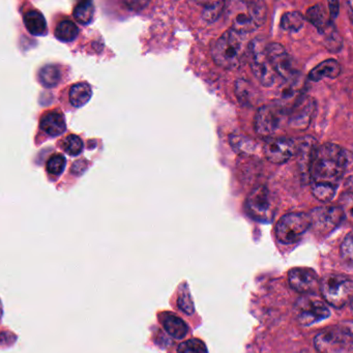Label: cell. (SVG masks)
Here are the masks:
<instances>
[{
  "label": "cell",
  "mask_w": 353,
  "mask_h": 353,
  "mask_svg": "<svg viewBox=\"0 0 353 353\" xmlns=\"http://www.w3.org/2000/svg\"><path fill=\"white\" fill-rule=\"evenodd\" d=\"M350 165V152L334 143L322 144L316 152L310 181L312 183H325L338 188Z\"/></svg>",
  "instance_id": "obj_1"
},
{
  "label": "cell",
  "mask_w": 353,
  "mask_h": 353,
  "mask_svg": "<svg viewBox=\"0 0 353 353\" xmlns=\"http://www.w3.org/2000/svg\"><path fill=\"white\" fill-rule=\"evenodd\" d=\"M247 52L245 34L232 30L225 32L212 46V57L214 63L227 70L241 67Z\"/></svg>",
  "instance_id": "obj_2"
},
{
  "label": "cell",
  "mask_w": 353,
  "mask_h": 353,
  "mask_svg": "<svg viewBox=\"0 0 353 353\" xmlns=\"http://www.w3.org/2000/svg\"><path fill=\"white\" fill-rule=\"evenodd\" d=\"M227 14L230 18V30L239 34H250L263 26L268 8L263 1H237L229 3Z\"/></svg>",
  "instance_id": "obj_3"
},
{
  "label": "cell",
  "mask_w": 353,
  "mask_h": 353,
  "mask_svg": "<svg viewBox=\"0 0 353 353\" xmlns=\"http://www.w3.org/2000/svg\"><path fill=\"white\" fill-rule=\"evenodd\" d=\"M266 47H268V43H265L263 39H255L248 45L247 54L250 59L252 71L258 81L265 88H272L279 77L272 69Z\"/></svg>",
  "instance_id": "obj_4"
},
{
  "label": "cell",
  "mask_w": 353,
  "mask_h": 353,
  "mask_svg": "<svg viewBox=\"0 0 353 353\" xmlns=\"http://www.w3.org/2000/svg\"><path fill=\"white\" fill-rule=\"evenodd\" d=\"M319 290L326 303L334 307H343L352 299L353 282L345 274H326L319 281Z\"/></svg>",
  "instance_id": "obj_5"
},
{
  "label": "cell",
  "mask_w": 353,
  "mask_h": 353,
  "mask_svg": "<svg viewBox=\"0 0 353 353\" xmlns=\"http://www.w3.org/2000/svg\"><path fill=\"white\" fill-rule=\"evenodd\" d=\"M312 226L309 214L291 212L279 220L276 226V239L284 245L296 243Z\"/></svg>",
  "instance_id": "obj_6"
},
{
  "label": "cell",
  "mask_w": 353,
  "mask_h": 353,
  "mask_svg": "<svg viewBox=\"0 0 353 353\" xmlns=\"http://www.w3.org/2000/svg\"><path fill=\"white\" fill-rule=\"evenodd\" d=\"M245 212L254 220L270 222L274 218V208L270 190L265 185H258L252 190L245 199Z\"/></svg>",
  "instance_id": "obj_7"
},
{
  "label": "cell",
  "mask_w": 353,
  "mask_h": 353,
  "mask_svg": "<svg viewBox=\"0 0 353 353\" xmlns=\"http://www.w3.org/2000/svg\"><path fill=\"white\" fill-rule=\"evenodd\" d=\"M351 338L350 328L332 326L320 332L316 336L314 344L320 353H340L347 346H350Z\"/></svg>",
  "instance_id": "obj_8"
},
{
  "label": "cell",
  "mask_w": 353,
  "mask_h": 353,
  "mask_svg": "<svg viewBox=\"0 0 353 353\" xmlns=\"http://www.w3.org/2000/svg\"><path fill=\"white\" fill-rule=\"evenodd\" d=\"M330 309L326 303L311 295L299 299L295 305V316L303 325H311L322 321L330 317Z\"/></svg>",
  "instance_id": "obj_9"
},
{
  "label": "cell",
  "mask_w": 353,
  "mask_h": 353,
  "mask_svg": "<svg viewBox=\"0 0 353 353\" xmlns=\"http://www.w3.org/2000/svg\"><path fill=\"white\" fill-rule=\"evenodd\" d=\"M316 108L317 105L313 98L301 97L289 110V125L297 131H305L311 125Z\"/></svg>",
  "instance_id": "obj_10"
},
{
  "label": "cell",
  "mask_w": 353,
  "mask_h": 353,
  "mask_svg": "<svg viewBox=\"0 0 353 353\" xmlns=\"http://www.w3.org/2000/svg\"><path fill=\"white\" fill-rule=\"evenodd\" d=\"M263 154L274 164L288 162L295 154V141L289 138H268L263 145Z\"/></svg>",
  "instance_id": "obj_11"
},
{
  "label": "cell",
  "mask_w": 353,
  "mask_h": 353,
  "mask_svg": "<svg viewBox=\"0 0 353 353\" xmlns=\"http://www.w3.org/2000/svg\"><path fill=\"white\" fill-rule=\"evenodd\" d=\"M312 225L320 232H327L336 228L345 218L344 210L338 206H324L312 210Z\"/></svg>",
  "instance_id": "obj_12"
},
{
  "label": "cell",
  "mask_w": 353,
  "mask_h": 353,
  "mask_svg": "<svg viewBox=\"0 0 353 353\" xmlns=\"http://www.w3.org/2000/svg\"><path fill=\"white\" fill-rule=\"evenodd\" d=\"M318 146L319 144H318L317 140L311 136H305L295 141L294 156L297 158L299 170H301V176L303 177L305 181L310 179V171H311Z\"/></svg>",
  "instance_id": "obj_13"
},
{
  "label": "cell",
  "mask_w": 353,
  "mask_h": 353,
  "mask_svg": "<svg viewBox=\"0 0 353 353\" xmlns=\"http://www.w3.org/2000/svg\"><path fill=\"white\" fill-rule=\"evenodd\" d=\"M280 107L263 106L256 113L254 119V129L258 135L270 138L276 133L280 127L281 113Z\"/></svg>",
  "instance_id": "obj_14"
},
{
  "label": "cell",
  "mask_w": 353,
  "mask_h": 353,
  "mask_svg": "<svg viewBox=\"0 0 353 353\" xmlns=\"http://www.w3.org/2000/svg\"><path fill=\"white\" fill-rule=\"evenodd\" d=\"M266 50H268V59L272 63V69L274 70L279 78L287 81L295 75L290 57L282 45L278 43H270L266 47Z\"/></svg>",
  "instance_id": "obj_15"
},
{
  "label": "cell",
  "mask_w": 353,
  "mask_h": 353,
  "mask_svg": "<svg viewBox=\"0 0 353 353\" xmlns=\"http://www.w3.org/2000/svg\"><path fill=\"white\" fill-rule=\"evenodd\" d=\"M289 284L295 291L312 294L319 290V278L311 268H295L289 272Z\"/></svg>",
  "instance_id": "obj_16"
},
{
  "label": "cell",
  "mask_w": 353,
  "mask_h": 353,
  "mask_svg": "<svg viewBox=\"0 0 353 353\" xmlns=\"http://www.w3.org/2000/svg\"><path fill=\"white\" fill-rule=\"evenodd\" d=\"M41 129L51 137H57L67 129L65 117L61 111L53 110L44 113L41 117Z\"/></svg>",
  "instance_id": "obj_17"
},
{
  "label": "cell",
  "mask_w": 353,
  "mask_h": 353,
  "mask_svg": "<svg viewBox=\"0 0 353 353\" xmlns=\"http://www.w3.org/2000/svg\"><path fill=\"white\" fill-rule=\"evenodd\" d=\"M341 65L336 59H326L321 63L311 70L309 73V79L313 82L321 81L326 79H336L340 76Z\"/></svg>",
  "instance_id": "obj_18"
},
{
  "label": "cell",
  "mask_w": 353,
  "mask_h": 353,
  "mask_svg": "<svg viewBox=\"0 0 353 353\" xmlns=\"http://www.w3.org/2000/svg\"><path fill=\"white\" fill-rule=\"evenodd\" d=\"M23 21L26 30L34 36H46L48 28L44 15L36 9H30L24 13Z\"/></svg>",
  "instance_id": "obj_19"
},
{
  "label": "cell",
  "mask_w": 353,
  "mask_h": 353,
  "mask_svg": "<svg viewBox=\"0 0 353 353\" xmlns=\"http://www.w3.org/2000/svg\"><path fill=\"white\" fill-rule=\"evenodd\" d=\"M161 322H162L165 330L172 338L177 339V340L185 338L188 332H189V328H188L185 322L175 314L163 313L161 315Z\"/></svg>",
  "instance_id": "obj_20"
},
{
  "label": "cell",
  "mask_w": 353,
  "mask_h": 353,
  "mask_svg": "<svg viewBox=\"0 0 353 353\" xmlns=\"http://www.w3.org/2000/svg\"><path fill=\"white\" fill-rule=\"evenodd\" d=\"M92 96V90L90 84L86 82H79V83L74 84L70 88L69 99L71 104L75 108H80L88 104Z\"/></svg>",
  "instance_id": "obj_21"
},
{
  "label": "cell",
  "mask_w": 353,
  "mask_h": 353,
  "mask_svg": "<svg viewBox=\"0 0 353 353\" xmlns=\"http://www.w3.org/2000/svg\"><path fill=\"white\" fill-rule=\"evenodd\" d=\"M307 20L312 26L317 28L318 32L324 34L328 28H332V23L327 19L325 10L321 5H315L310 8L307 12Z\"/></svg>",
  "instance_id": "obj_22"
},
{
  "label": "cell",
  "mask_w": 353,
  "mask_h": 353,
  "mask_svg": "<svg viewBox=\"0 0 353 353\" xmlns=\"http://www.w3.org/2000/svg\"><path fill=\"white\" fill-rule=\"evenodd\" d=\"M79 28L72 20L63 19L55 28L54 36L63 43L73 42L77 38Z\"/></svg>",
  "instance_id": "obj_23"
},
{
  "label": "cell",
  "mask_w": 353,
  "mask_h": 353,
  "mask_svg": "<svg viewBox=\"0 0 353 353\" xmlns=\"http://www.w3.org/2000/svg\"><path fill=\"white\" fill-rule=\"evenodd\" d=\"M63 74L59 65H49L43 68L39 73V81L47 88H54L61 82Z\"/></svg>",
  "instance_id": "obj_24"
},
{
  "label": "cell",
  "mask_w": 353,
  "mask_h": 353,
  "mask_svg": "<svg viewBox=\"0 0 353 353\" xmlns=\"http://www.w3.org/2000/svg\"><path fill=\"white\" fill-rule=\"evenodd\" d=\"M229 143L235 152L241 154H253L257 148L254 140L241 134H231L229 137Z\"/></svg>",
  "instance_id": "obj_25"
},
{
  "label": "cell",
  "mask_w": 353,
  "mask_h": 353,
  "mask_svg": "<svg viewBox=\"0 0 353 353\" xmlns=\"http://www.w3.org/2000/svg\"><path fill=\"white\" fill-rule=\"evenodd\" d=\"M74 18L78 23L88 26L94 19V5L92 1H81L76 5L73 12Z\"/></svg>",
  "instance_id": "obj_26"
},
{
  "label": "cell",
  "mask_w": 353,
  "mask_h": 353,
  "mask_svg": "<svg viewBox=\"0 0 353 353\" xmlns=\"http://www.w3.org/2000/svg\"><path fill=\"white\" fill-rule=\"evenodd\" d=\"M305 18L299 12H288L281 19V28L287 32H297L303 30Z\"/></svg>",
  "instance_id": "obj_27"
},
{
  "label": "cell",
  "mask_w": 353,
  "mask_h": 353,
  "mask_svg": "<svg viewBox=\"0 0 353 353\" xmlns=\"http://www.w3.org/2000/svg\"><path fill=\"white\" fill-rule=\"evenodd\" d=\"M226 3L223 1H212V3H205L202 10V18L208 23H214L222 15L225 10Z\"/></svg>",
  "instance_id": "obj_28"
},
{
  "label": "cell",
  "mask_w": 353,
  "mask_h": 353,
  "mask_svg": "<svg viewBox=\"0 0 353 353\" xmlns=\"http://www.w3.org/2000/svg\"><path fill=\"white\" fill-rule=\"evenodd\" d=\"M312 194L319 201L330 202L336 196V188L325 183H312Z\"/></svg>",
  "instance_id": "obj_29"
},
{
  "label": "cell",
  "mask_w": 353,
  "mask_h": 353,
  "mask_svg": "<svg viewBox=\"0 0 353 353\" xmlns=\"http://www.w3.org/2000/svg\"><path fill=\"white\" fill-rule=\"evenodd\" d=\"M235 94H236L239 103L243 106H249L251 104L253 90H252L249 82L243 79L237 80L235 82Z\"/></svg>",
  "instance_id": "obj_30"
},
{
  "label": "cell",
  "mask_w": 353,
  "mask_h": 353,
  "mask_svg": "<svg viewBox=\"0 0 353 353\" xmlns=\"http://www.w3.org/2000/svg\"><path fill=\"white\" fill-rule=\"evenodd\" d=\"M67 165V160L63 154H55L49 159L46 165V170L51 176L57 177L63 174Z\"/></svg>",
  "instance_id": "obj_31"
},
{
  "label": "cell",
  "mask_w": 353,
  "mask_h": 353,
  "mask_svg": "<svg viewBox=\"0 0 353 353\" xmlns=\"http://www.w3.org/2000/svg\"><path fill=\"white\" fill-rule=\"evenodd\" d=\"M83 142L78 136L69 135L63 139V150L70 156H79L83 152Z\"/></svg>",
  "instance_id": "obj_32"
},
{
  "label": "cell",
  "mask_w": 353,
  "mask_h": 353,
  "mask_svg": "<svg viewBox=\"0 0 353 353\" xmlns=\"http://www.w3.org/2000/svg\"><path fill=\"white\" fill-rule=\"evenodd\" d=\"M177 353H208V351L206 345L202 341L191 339L179 345Z\"/></svg>",
  "instance_id": "obj_33"
},
{
  "label": "cell",
  "mask_w": 353,
  "mask_h": 353,
  "mask_svg": "<svg viewBox=\"0 0 353 353\" xmlns=\"http://www.w3.org/2000/svg\"><path fill=\"white\" fill-rule=\"evenodd\" d=\"M323 34H325V46L332 52H338L342 49L343 41L338 32H336L334 26L328 28Z\"/></svg>",
  "instance_id": "obj_34"
},
{
  "label": "cell",
  "mask_w": 353,
  "mask_h": 353,
  "mask_svg": "<svg viewBox=\"0 0 353 353\" xmlns=\"http://www.w3.org/2000/svg\"><path fill=\"white\" fill-rule=\"evenodd\" d=\"M179 307L185 312V314H192L194 312L193 301H192L191 295L189 291L185 289L181 291L179 296Z\"/></svg>",
  "instance_id": "obj_35"
},
{
  "label": "cell",
  "mask_w": 353,
  "mask_h": 353,
  "mask_svg": "<svg viewBox=\"0 0 353 353\" xmlns=\"http://www.w3.org/2000/svg\"><path fill=\"white\" fill-rule=\"evenodd\" d=\"M352 235L348 233L343 241L342 247H341V255L345 261L351 263L352 262Z\"/></svg>",
  "instance_id": "obj_36"
},
{
  "label": "cell",
  "mask_w": 353,
  "mask_h": 353,
  "mask_svg": "<svg viewBox=\"0 0 353 353\" xmlns=\"http://www.w3.org/2000/svg\"><path fill=\"white\" fill-rule=\"evenodd\" d=\"M328 8H330V18L332 20H334L339 14V3L336 1H330L328 3Z\"/></svg>",
  "instance_id": "obj_37"
}]
</instances>
